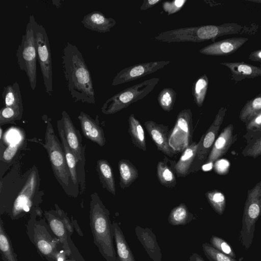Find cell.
<instances>
[{
  "label": "cell",
  "mask_w": 261,
  "mask_h": 261,
  "mask_svg": "<svg viewBox=\"0 0 261 261\" xmlns=\"http://www.w3.org/2000/svg\"><path fill=\"white\" fill-rule=\"evenodd\" d=\"M187 2V0L165 1L162 3L163 9L168 15H171L179 11Z\"/></svg>",
  "instance_id": "cell-42"
},
{
  "label": "cell",
  "mask_w": 261,
  "mask_h": 261,
  "mask_svg": "<svg viewBox=\"0 0 261 261\" xmlns=\"http://www.w3.org/2000/svg\"><path fill=\"white\" fill-rule=\"evenodd\" d=\"M170 63V61H152L126 67L117 73L111 85L117 86L141 78L163 68Z\"/></svg>",
  "instance_id": "cell-10"
},
{
  "label": "cell",
  "mask_w": 261,
  "mask_h": 261,
  "mask_svg": "<svg viewBox=\"0 0 261 261\" xmlns=\"http://www.w3.org/2000/svg\"><path fill=\"white\" fill-rule=\"evenodd\" d=\"M37 50V58L43 80L46 93L49 96L53 94V68L49 39L43 26L35 20L31 15Z\"/></svg>",
  "instance_id": "cell-6"
},
{
  "label": "cell",
  "mask_w": 261,
  "mask_h": 261,
  "mask_svg": "<svg viewBox=\"0 0 261 261\" xmlns=\"http://www.w3.org/2000/svg\"><path fill=\"white\" fill-rule=\"evenodd\" d=\"M34 230V240L37 248L46 257L56 259L58 254L57 240L51 238L42 226L36 225Z\"/></svg>",
  "instance_id": "cell-18"
},
{
  "label": "cell",
  "mask_w": 261,
  "mask_h": 261,
  "mask_svg": "<svg viewBox=\"0 0 261 261\" xmlns=\"http://www.w3.org/2000/svg\"><path fill=\"white\" fill-rule=\"evenodd\" d=\"M233 129L232 124L228 125L222 129L215 140L204 164H213L227 153L238 138V135H233Z\"/></svg>",
  "instance_id": "cell-13"
},
{
  "label": "cell",
  "mask_w": 261,
  "mask_h": 261,
  "mask_svg": "<svg viewBox=\"0 0 261 261\" xmlns=\"http://www.w3.org/2000/svg\"><path fill=\"white\" fill-rule=\"evenodd\" d=\"M0 249L8 261H16L12 247L5 231L2 220L0 224Z\"/></svg>",
  "instance_id": "cell-37"
},
{
  "label": "cell",
  "mask_w": 261,
  "mask_h": 261,
  "mask_svg": "<svg viewBox=\"0 0 261 261\" xmlns=\"http://www.w3.org/2000/svg\"><path fill=\"white\" fill-rule=\"evenodd\" d=\"M242 154L244 157L249 156L253 159L260 156L261 159V137L247 143Z\"/></svg>",
  "instance_id": "cell-40"
},
{
  "label": "cell",
  "mask_w": 261,
  "mask_h": 261,
  "mask_svg": "<svg viewBox=\"0 0 261 261\" xmlns=\"http://www.w3.org/2000/svg\"><path fill=\"white\" fill-rule=\"evenodd\" d=\"M194 261H204L199 256H194Z\"/></svg>",
  "instance_id": "cell-47"
},
{
  "label": "cell",
  "mask_w": 261,
  "mask_h": 261,
  "mask_svg": "<svg viewBox=\"0 0 261 261\" xmlns=\"http://www.w3.org/2000/svg\"><path fill=\"white\" fill-rule=\"evenodd\" d=\"M45 216L46 218L49 226L57 237L59 241L62 243L63 247L66 249V251L69 254L70 249L68 245L67 236L66 232V227L63 222L58 218L50 214L47 212H45Z\"/></svg>",
  "instance_id": "cell-29"
},
{
  "label": "cell",
  "mask_w": 261,
  "mask_h": 261,
  "mask_svg": "<svg viewBox=\"0 0 261 261\" xmlns=\"http://www.w3.org/2000/svg\"><path fill=\"white\" fill-rule=\"evenodd\" d=\"M1 129V134H0V138L1 139L2 138V133H3V131H2V128H0Z\"/></svg>",
  "instance_id": "cell-48"
},
{
  "label": "cell",
  "mask_w": 261,
  "mask_h": 261,
  "mask_svg": "<svg viewBox=\"0 0 261 261\" xmlns=\"http://www.w3.org/2000/svg\"><path fill=\"white\" fill-rule=\"evenodd\" d=\"M90 207V227L94 243L107 261H117L109 212L98 197L96 200L92 197Z\"/></svg>",
  "instance_id": "cell-3"
},
{
  "label": "cell",
  "mask_w": 261,
  "mask_h": 261,
  "mask_svg": "<svg viewBox=\"0 0 261 261\" xmlns=\"http://www.w3.org/2000/svg\"><path fill=\"white\" fill-rule=\"evenodd\" d=\"M19 143L10 144L4 151L2 158L6 162H10L18 151Z\"/></svg>",
  "instance_id": "cell-43"
},
{
  "label": "cell",
  "mask_w": 261,
  "mask_h": 261,
  "mask_svg": "<svg viewBox=\"0 0 261 261\" xmlns=\"http://www.w3.org/2000/svg\"><path fill=\"white\" fill-rule=\"evenodd\" d=\"M137 237L153 261H162V253L154 234L149 228L136 226Z\"/></svg>",
  "instance_id": "cell-19"
},
{
  "label": "cell",
  "mask_w": 261,
  "mask_h": 261,
  "mask_svg": "<svg viewBox=\"0 0 261 261\" xmlns=\"http://www.w3.org/2000/svg\"><path fill=\"white\" fill-rule=\"evenodd\" d=\"M82 23L86 29L100 33L110 32L116 24V20L112 17H107L101 12L94 11L83 17Z\"/></svg>",
  "instance_id": "cell-16"
},
{
  "label": "cell",
  "mask_w": 261,
  "mask_h": 261,
  "mask_svg": "<svg viewBox=\"0 0 261 261\" xmlns=\"http://www.w3.org/2000/svg\"><path fill=\"white\" fill-rule=\"evenodd\" d=\"M144 125L159 150L170 157L176 154L169 144L168 126L157 123L152 120L145 121Z\"/></svg>",
  "instance_id": "cell-14"
},
{
  "label": "cell",
  "mask_w": 261,
  "mask_h": 261,
  "mask_svg": "<svg viewBox=\"0 0 261 261\" xmlns=\"http://www.w3.org/2000/svg\"><path fill=\"white\" fill-rule=\"evenodd\" d=\"M160 79L153 77L130 86L108 99L101 107L105 114H113L126 108L149 94Z\"/></svg>",
  "instance_id": "cell-4"
},
{
  "label": "cell",
  "mask_w": 261,
  "mask_h": 261,
  "mask_svg": "<svg viewBox=\"0 0 261 261\" xmlns=\"http://www.w3.org/2000/svg\"><path fill=\"white\" fill-rule=\"evenodd\" d=\"M58 127L59 135L61 137L64 147L66 163L70 172V178L74 184L76 185L77 180V174L76 163L77 162L75 155L70 148L65 138L64 130L63 128V123L61 120L58 121Z\"/></svg>",
  "instance_id": "cell-28"
},
{
  "label": "cell",
  "mask_w": 261,
  "mask_h": 261,
  "mask_svg": "<svg viewBox=\"0 0 261 261\" xmlns=\"http://www.w3.org/2000/svg\"><path fill=\"white\" fill-rule=\"evenodd\" d=\"M68 92L74 102L94 104L95 92L90 72L77 47L67 42L61 56Z\"/></svg>",
  "instance_id": "cell-1"
},
{
  "label": "cell",
  "mask_w": 261,
  "mask_h": 261,
  "mask_svg": "<svg viewBox=\"0 0 261 261\" xmlns=\"http://www.w3.org/2000/svg\"><path fill=\"white\" fill-rule=\"evenodd\" d=\"M206 199L214 210L219 215H222L226 206V198L220 190H212L205 193Z\"/></svg>",
  "instance_id": "cell-34"
},
{
  "label": "cell",
  "mask_w": 261,
  "mask_h": 261,
  "mask_svg": "<svg viewBox=\"0 0 261 261\" xmlns=\"http://www.w3.org/2000/svg\"><path fill=\"white\" fill-rule=\"evenodd\" d=\"M63 220L65 222V224H66L65 226L66 227L67 230H68L69 231L71 232H72V229L71 225L70 224L69 221L68 220V219L67 218L63 217Z\"/></svg>",
  "instance_id": "cell-46"
},
{
  "label": "cell",
  "mask_w": 261,
  "mask_h": 261,
  "mask_svg": "<svg viewBox=\"0 0 261 261\" xmlns=\"http://www.w3.org/2000/svg\"><path fill=\"white\" fill-rule=\"evenodd\" d=\"M252 2L261 3V1H252Z\"/></svg>",
  "instance_id": "cell-49"
},
{
  "label": "cell",
  "mask_w": 261,
  "mask_h": 261,
  "mask_svg": "<svg viewBox=\"0 0 261 261\" xmlns=\"http://www.w3.org/2000/svg\"><path fill=\"white\" fill-rule=\"evenodd\" d=\"M177 93L171 88H165L159 93L157 97L158 103L161 108L165 111L170 112L174 107Z\"/></svg>",
  "instance_id": "cell-36"
},
{
  "label": "cell",
  "mask_w": 261,
  "mask_h": 261,
  "mask_svg": "<svg viewBox=\"0 0 261 261\" xmlns=\"http://www.w3.org/2000/svg\"><path fill=\"white\" fill-rule=\"evenodd\" d=\"M161 0H144L140 7L141 11L146 10L160 3Z\"/></svg>",
  "instance_id": "cell-44"
},
{
  "label": "cell",
  "mask_w": 261,
  "mask_h": 261,
  "mask_svg": "<svg viewBox=\"0 0 261 261\" xmlns=\"http://www.w3.org/2000/svg\"><path fill=\"white\" fill-rule=\"evenodd\" d=\"M2 96L4 107L23 110L22 96L19 84L17 82L4 87Z\"/></svg>",
  "instance_id": "cell-25"
},
{
  "label": "cell",
  "mask_w": 261,
  "mask_h": 261,
  "mask_svg": "<svg viewBox=\"0 0 261 261\" xmlns=\"http://www.w3.org/2000/svg\"><path fill=\"white\" fill-rule=\"evenodd\" d=\"M202 247L205 254L213 261H236L207 243L203 244Z\"/></svg>",
  "instance_id": "cell-39"
},
{
  "label": "cell",
  "mask_w": 261,
  "mask_h": 261,
  "mask_svg": "<svg viewBox=\"0 0 261 261\" xmlns=\"http://www.w3.org/2000/svg\"><path fill=\"white\" fill-rule=\"evenodd\" d=\"M173 169L167 164V161H159L156 166V174L160 184L167 188H173L176 185V179Z\"/></svg>",
  "instance_id": "cell-30"
},
{
  "label": "cell",
  "mask_w": 261,
  "mask_h": 261,
  "mask_svg": "<svg viewBox=\"0 0 261 261\" xmlns=\"http://www.w3.org/2000/svg\"><path fill=\"white\" fill-rule=\"evenodd\" d=\"M261 112V93L248 100L242 109L240 119L245 124Z\"/></svg>",
  "instance_id": "cell-33"
},
{
  "label": "cell",
  "mask_w": 261,
  "mask_h": 261,
  "mask_svg": "<svg viewBox=\"0 0 261 261\" xmlns=\"http://www.w3.org/2000/svg\"><path fill=\"white\" fill-rule=\"evenodd\" d=\"M245 124L246 134L243 136L249 143L261 137V112Z\"/></svg>",
  "instance_id": "cell-35"
},
{
  "label": "cell",
  "mask_w": 261,
  "mask_h": 261,
  "mask_svg": "<svg viewBox=\"0 0 261 261\" xmlns=\"http://www.w3.org/2000/svg\"><path fill=\"white\" fill-rule=\"evenodd\" d=\"M37 183V174L33 170L29 175L25 184L16 197L12 208V216H19L23 212L30 211L32 205V199L34 195Z\"/></svg>",
  "instance_id": "cell-12"
},
{
  "label": "cell",
  "mask_w": 261,
  "mask_h": 261,
  "mask_svg": "<svg viewBox=\"0 0 261 261\" xmlns=\"http://www.w3.org/2000/svg\"><path fill=\"white\" fill-rule=\"evenodd\" d=\"M128 133L133 143L143 151H146L145 134L141 123L132 114L128 117Z\"/></svg>",
  "instance_id": "cell-24"
},
{
  "label": "cell",
  "mask_w": 261,
  "mask_h": 261,
  "mask_svg": "<svg viewBox=\"0 0 261 261\" xmlns=\"http://www.w3.org/2000/svg\"><path fill=\"white\" fill-rule=\"evenodd\" d=\"M198 146L199 142H193L182 152L178 161L174 165H172L174 172L178 177H185L190 173Z\"/></svg>",
  "instance_id": "cell-21"
},
{
  "label": "cell",
  "mask_w": 261,
  "mask_h": 261,
  "mask_svg": "<svg viewBox=\"0 0 261 261\" xmlns=\"http://www.w3.org/2000/svg\"><path fill=\"white\" fill-rule=\"evenodd\" d=\"M18 67L24 72L32 90L37 84V50L31 16L29 17L25 33L16 51Z\"/></svg>",
  "instance_id": "cell-5"
},
{
  "label": "cell",
  "mask_w": 261,
  "mask_h": 261,
  "mask_svg": "<svg viewBox=\"0 0 261 261\" xmlns=\"http://www.w3.org/2000/svg\"><path fill=\"white\" fill-rule=\"evenodd\" d=\"M97 170L103 188L115 195V180L113 170L109 163L105 160H99L97 162Z\"/></svg>",
  "instance_id": "cell-27"
},
{
  "label": "cell",
  "mask_w": 261,
  "mask_h": 261,
  "mask_svg": "<svg viewBox=\"0 0 261 261\" xmlns=\"http://www.w3.org/2000/svg\"><path fill=\"white\" fill-rule=\"evenodd\" d=\"M45 140L43 145L47 151L54 174L61 184L67 186L70 175L65 153L63 152L59 140L55 134L50 120L47 124Z\"/></svg>",
  "instance_id": "cell-7"
},
{
  "label": "cell",
  "mask_w": 261,
  "mask_h": 261,
  "mask_svg": "<svg viewBox=\"0 0 261 261\" xmlns=\"http://www.w3.org/2000/svg\"><path fill=\"white\" fill-rule=\"evenodd\" d=\"M211 243L213 247L228 255L234 257V255L230 246L223 239L217 237L213 236L211 239Z\"/></svg>",
  "instance_id": "cell-41"
},
{
  "label": "cell",
  "mask_w": 261,
  "mask_h": 261,
  "mask_svg": "<svg viewBox=\"0 0 261 261\" xmlns=\"http://www.w3.org/2000/svg\"><path fill=\"white\" fill-rule=\"evenodd\" d=\"M261 215V180L247 191L243 215L244 233L248 234Z\"/></svg>",
  "instance_id": "cell-11"
},
{
  "label": "cell",
  "mask_w": 261,
  "mask_h": 261,
  "mask_svg": "<svg viewBox=\"0 0 261 261\" xmlns=\"http://www.w3.org/2000/svg\"><path fill=\"white\" fill-rule=\"evenodd\" d=\"M61 120L63 123L65 138L67 142L77 161H81L82 145L77 132L70 117L65 111L62 113Z\"/></svg>",
  "instance_id": "cell-20"
},
{
  "label": "cell",
  "mask_w": 261,
  "mask_h": 261,
  "mask_svg": "<svg viewBox=\"0 0 261 261\" xmlns=\"http://www.w3.org/2000/svg\"><path fill=\"white\" fill-rule=\"evenodd\" d=\"M241 28L240 25L235 23L185 27L160 33L153 39L167 43L200 42L209 40L214 41L220 36L237 33Z\"/></svg>",
  "instance_id": "cell-2"
},
{
  "label": "cell",
  "mask_w": 261,
  "mask_h": 261,
  "mask_svg": "<svg viewBox=\"0 0 261 261\" xmlns=\"http://www.w3.org/2000/svg\"><path fill=\"white\" fill-rule=\"evenodd\" d=\"M23 110L8 107H3L0 111V124L11 123L21 119Z\"/></svg>",
  "instance_id": "cell-38"
},
{
  "label": "cell",
  "mask_w": 261,
  "mask_h": 261,
  "mask_svg": "<svg viewBox=\"0 0 261 261\" xmlns=\"http://www.w3.org/2000/svg\"><path fill=\"white\" fill-rule=\"evenodd\" d=\"M249 58L255 61L261 62V49L252 52Z\"/></svg>",
  "instance_id": "cell-45"
},
{
  "label": "cell",
  "mask_w": 261,
  "mask_h": 261,
  "mask_svg": "<svg viewBox=\"0 0 261 261\" xmlns=\"http://www.w3.org/2000/svg\"><path fill=\"white\" fill-rule=\"evenodd\" d=\"M208 85V79L205 74L199 76L193 83L192 93L195 103L201 107L204 101Z\"/></svg>",
  "instance_id": "cell-32"
},
{
  "label": "cell",
  "mask_w": 261,
  "mask_h": 261,
  "mask_svg": "<svg viewBox=\"0 0 261 261\" xmlns=\"http://www.w3.org/2000/svg\"><path fill=\"white\" fill-rule=\"evenodd\" d=\"M248 40L245 38H231L214 42L199 50L200 54L208 56H225L236 51Z\"/></svg>",
  "instance_id": "cell-15"
},
{
  "label": "cell",
  "mask_w": 261,
  "mask_h": 261,
  "mask_svg": "<svg viewBox=\"0 0 261 261\" xmlns=\"http://www.w3.org/2000/svg\"><path fill=\"white\" fill-rule=\"evenodd\" d=\"M226 111L227 109L225 107L219 110L212 124L201 137L198 142L199 146L196 157L190 169V173L198 171L206 161L214 143L218 136L219 130L223 121Z\"/></svg>",
  "instance_id": "cell-9"
},
{
  "label": "cell",
  "mask_w": 261,
  "mask_h": 261,
  "mask_svg": "<svg viewBox=\"0 0 261 261\" xmlns=\"http://www.w3.org/2000/svg\"><path fill=\"white\" fill-rule=\"evenodd\" d=\"M227 67L231 71L232 79L239 82L244 79L255 78L261 76V67L243 62H223L220 63Z\"/></svg>",
  "instance_id": "cell-22"
},
{
  "label": "cell",
  "mask_w": 261,
  "mask_h": 261,
  "mask_svg": "<svg viewBox=\"0 0 261 261\" xmlns=\"http://www.w3.org/2000/svg\"><path fill=\"white\" fill-rule=\"evenodd\" d=\"M192 114L190 109L179 112L169 134L170 146L177 153L182 152L192 142Z\"/></svg>",
  "instance_id": "cell-8"
},
{
  "label": "cell",
  "mask_w": 261,
  "mask_h": 261,
  "mask_svg": "<svg viewBox=\"0 0 261 261\" xmlns=\"http://www.w3.org/2000/svg\"><path fill=\"white\" fill-rule=\"evenodd\" d=\"M92 119L84 112H81L78 116L83 133L90 140L103 146L106 143V139L102 129L99 126L97 121Z\"/></svg>",
  "instance_id": "cell-17"
},
{
  "label": "cell",
  "mask_w": 261,
  "mask_h": 261,
  "mask_svg": "<svg viewBox=\"0 0 261 261\" xmlns=\"http://www.w3.org/2000/svg\"><path fill=\"white\" fill-rule=\"evenodd\" d=\"M120 175V186L122 189L127 188L138 177L139 173L136 167L128 160L122 159L118 162Z\"/></svg>",
  "instance_id": "cell-26"
},
{
  "label": "cell",
  "mask_w": 261,
  "mask_h": 261,
  "mask_svg": "<svg viewBox=\"0 0 261 261\" xmlns=\"http://www.w3.org/2000/svg\"><path fill=\"white\" fill-rule=\"evenodd\" d=\"M193 219V215L189 212L186 205L180 203L171 211L168 222L172 225H185Z\"/></svg>",
  "instance_id": "cell-31"
},
{
  "label": "cell",
  "mask_w": 261,
  "mask_h": 261,
  "mask_svg": "<svg viewBox=\"0 0 261 261\" xmlns=\"http://www.w3.org/2000/svg\"><path fill=\"white\" fill-rule=\"evenodd\" d=\"M112 227L116 246L117 261H135L133 252L118 224L113 222Z\"/></svg>",
  "instance_id": "cell-23"
}]
</instances>
